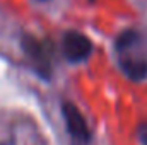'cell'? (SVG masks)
<instances>
[{
    "instance_id": "obj_1",
    "label": "cell",
    "mask_w": 147,
    "mask_h": 145,
    "mask_svg": "<svg viewBox=\"0 0 147 145\" xmlns=\"http://www.w3.org/2000/svg\"><path fill=\"white\" fill-rule=\"evenodd\" d=\"M140 38L135 31H125L116 39V56L121 72L134 82H142L147 77V58L140 53Z\"/></svg>"
},
{
    "instance_id": "obj_5",
    "label": "cell",
    "mask_w": 147,
    "mask_h": 145,
    "mask_svg": "<svg viewBox=\"0 0 147 145\" xmlns=\"http://www.w3.org/2000/svg\"><path fill=\"white\" fill-rule=\"evenodd\" d=\"M139 138L142 145H147V123H142L139 126Z\"/></svg>"
},
{
    "instance_id": "obj_3",
    "label": "cell",
    "mask_w": 147,
    "mask_h": 145,
    "mask_svg": "<svg viewBox=\"0 0 147 145\" xmlns=\"http://www.w3.org/2000/svg\"><path fill=\"white\" fill-rule=\"evenodd\" d=\"M92 51V43L87 36H84L79 31H67L62 38V53L63 56L72 62L79 63L89 58Z\"/></svg>"
},
{
    "instance_id": "obj_2",
    "label": "cell",
    "mask_w": 147,
    "mask_h": 145,
    "mask_svg": "<svg viewBox=\"0 0 147 145\" xmlns=\"http://www.w3.org/2000/svg\"><path fill=\"white\" fill-rule=\"evenodd\" d=\"M62 113H63V119H65V125H67L72 142L75 145H87L91 140V132H89L84 114L79 111V108L74 106L72 103H63Z\"/></svg>"
},
{
    "instance_id": "obj_4",
    "label": "cell",
    "mask_w": 147,
    "mask_h": 145,
    "mask_svg": "<svg viewBox=\"0 0 147 145\" xmlns=\"http://www.w3.org/2000/svg\"><path fill=\"white\" fill-rule=\"evenodd\" d=\"M24 48H26L28 55L33 58L36 70L41 73L43 77H48V75H50V56H48V53L45 51V46H43L41 43H38L36 39H29V41L24 44Z\"/></svg>"
}]
</instances>
